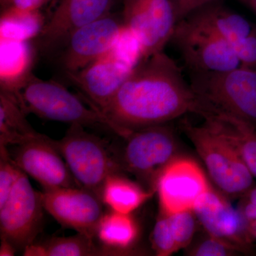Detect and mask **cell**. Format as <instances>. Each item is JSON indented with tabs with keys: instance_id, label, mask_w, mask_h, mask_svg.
<instances>
[{
	"instance_id": "1",
	"label": "cell",
	"mask_w": 256,
	"mask_h": 256,
	"mask_svg": "<svg viewBox=\"0 0 256 256\" xmlns=\"http://www.w3.org/2000/svg\"><path fill=\"white\" fill-rule=\"evenodd\" d=\"M201 108L181 68L162 52L138 64L102 112L130 134Z\"/></svg>"
},
{
	"instance_id": "2",
	"label": "cell",
	"mask_w": 256,
	"mask_h": 256,
	"mask_svg": "<svg viewBox=\"0 0 256 256\" xmlns=\"http://www.w3.org/2000/svg\"><path fill=\"white\" fill-rule=\"evenodd\" d=\"M18 101L26 114L84 127L105 128L124 139L128 136L105 114L94 108H88L82 99L60 82L37 78L32 73L22 88Z\"/></svg>"
},
{
	"instance_id": "3",
	"label": "cell",
	"mask_w": 256,
	"mask_h": 256,
	"mask_svg": "<svg viewBox=\"0 0 256 256\" xmlns=\"http://www.w3.org/2000/svg\"><path fill=\"white\" fill-rule=\"evenodd\" d=\"M56 146L80 188L101 198L104 183L110 175L124 171L120 158L104 140L86 132L84 126L70 124Z\"/></svg>"
},
{
	"instance_id": "4",
	"label": "cell",
	"mask_w": 256,
	"mask_h": 256,
	"mask_svg": "<svg viewBox=\"0 0 256 256\" xmlns=\"http://www.w3.org/2000/svg\"><path fill=\"white\" fill-rule=\"evenodd\" d=\"M190 85L202 105L223 111L256 128V70L240 66L191 73Z\"/></svg>"
},
{
	"instance_id": "5",
	"label": "cell",
	"mask_w": 256,
	"mask_h": 256,
	"mask_svg": "<svg viewBox=\"0 0 256 256\" xmlns=\"http://www.w3.org/2000/svg\"><path fill=\"white\" fill-rule=\"evenodd\" d=\"M184 132L203 160L212 181L224 194L242 196L254 186V176L226 140L204 124L184 120Z\"/></svg>"
},
{
	"instance_id": "6",
	"label": "cell",
	"mask_w": 256,
	"mask_h": 256,
	"mask_svg": "<svg viewBox=\"0 0 256 256\" xmlns=\"http://www.w3.org/2000/svg\"><path fill=\"white\" fill-rule=\"evenodd\" d=\"M126 140L124 153L120 156L124 171L132 173L156 191L160 172L176 158L174 133L162 124L132 131Z\"/></svg>"
},
{
	"instance_id": "7",
	"label": "cell",
	"mask_w": 256,
	"mask_h": 256,
	"mask_svg": "<svg viewBox=\"0 0 256 256\" xmlns=\"http://www.w3.org/2000/svg\"><path fill=\"white\" fill-rule=\"evenodd\" d=\"M172 41L190 74L224 72L240 66L232 44L188 20L178 23Z\"/></svg>"
},
{
	"instance_id": "8",
	"label": "cell",
	"mask_w": 256,
	"mask_h": 256,
	"mask_svg": "<svg viewBox=\"0 0 256 256\" xmlns=\"http://www.w3.org/2000/svg\"><path fill=\"white\" fill-rule=\"evenodd\" d=\"M124 28L122 18L109 13L73 32L50 55L66 76L75 73L107 53Z\"/></svg>"
},
{
	"instance_id": "9",
	"label": "cell",
	"mask_w": 256,
	"mask_h": 256,
	"mask_svg": "<svg viewBox=\"0 0 256 256\" xmlns=\"http://www.w3.org/2000/svg\"><path fill=\"white\" fill-rule=\"evenodd\" d=\"M44 210L42 192L33 188L28 175L21 170L8 200L0 206L1 239L18 250H24L41 230Z\"/></svg>"
},
{
	"instance_id": "10",
	"label": "cell",
	"mask_w": 256,
	"mask_h": 256,
	"mask_svg": "<svg viewBox=\"0 0 256 256\" xmlns=\"http://www.w3.org/2000/svg\"><path fill=\"white\" fill-rule=\"evenodd\" d=\"M210 188L203 170L194 160L176 156L160 172L154 186L160 213L170 215L194 210Z\"/></svg>"
},
{
	"instance_id": "11",
	"label": "cell",
	"mask_w": 256,
	"mask_h": 256,
	"mask_svg": "<svg viewBox=\"0 0 256 256\" xmlns=\"http://www.w3.org/2000/svg\"><path fill=\"white\" fill-rule=\"evenodd\" d=\"M122 18L139 40L144 60L163 52L178 23L171 0H124Z\"/></svg>"
},
{
	"instance_id": "12",
	"label": "cell",
	"mask_w": 256,
	"mask_h": 256,
	"mask_svg": "<svg viewBox=\"0 0 256 256\" xmlns=\"http://www.w3.org/2000/svg\"><path fill=\"white\" fill-rule=\"evenodd\" d=\"M44 210L65 228L96 236L98 227L105 213L102 198L82 188H62L44 190Z\"/></svg>"
},
{
	"instance_id": "13",
	"label": "cell",
	"mask_w": 256,
	"mask_h": 256,
	"mask_svg": "<svg viewBox=\"0 0 256 256\" xmlns=\"http://www.w3.org/2000/svg\"><path fill=\"white\" fill-rule=\"evenodd\" d=\"M18 169L41 184L44 190L80 188L56 146V140L43 136L16 146L10 154Z\"/></svg>"
},
{
	"instance_id": "14",
	"label": "cell",
	"mask_w": 256,
	"mask_h": 256,
	"mask_svg": "<svg viewBox=\"0 0 256 256\" xmlns=\"http://www.w3.org/2000/svg\"><path fill=\"white\" fill-rule=\"evenodd\" d=\"M136 67L109 50L97 60L66 76L86 96L90 107L102 112Z\"/></svg>"
},
{
	"instance_id": "15",
	"label": "cell",
	"mask_w": 256,
	"mask_h": 256,
	"mask_svg": "<svg viewBox=\"0 0 256 256\" xmlns=\"http://www.w3.org/2000/svg\"><path fill=\"white\" fill-rule=\"evenodd\" d=\"M112 0H60L34 38L42 54H50L73 32L110 13Z\"/></svg>"
},
{
	"instance_id": "16",
	"label": "cell",
	"mask_w": 256,
	"mask_h": 256,
	"mask_svg": "<svg viewBox=\"0 0 256 256\" xmlns=\"http://www.w3.org/2000/svg\"><path fill=\"white\" fill-rule=\"evenodd\" d=\"M194 212L208 235L232 244L242 252H248L255 240L238 208L212 188L198 201Z\"/></svg>"
},
{
	"instance_id": "17",
	"label": "cell",
	"mask_w": 256,
	"mask_h": 256,
	"mask_svg": "<svg viewBox=\"0 0 256 256\" xmlns=\"http://www.w3.org/2000/svg\"><path fill=\"white\" fill-rule=\"evenodd\" d=\"M198 116L236 151L256 178V128L232 114L204 106Z\"/></svg>"
},
{
	"instance_id": "18",
	"label": "cell",
	"mask_w": 256,
	"mask_h": 256,
	"mask_svg": "<svg viewBox=\"0 0 256 256\" xmlns=\"http://www.w3.org/2000/svg\"><path fill=\"white\" fill-rule=\"evenodd\" d=\"M184 20L214 32L232 46L248 36L256 26L242 15L220 3V0L203 6Z\"/></svg>"
},
{
	"instance_id": "19",
	"label": "cell",
	"mask_w": 256,
	"mask_h": 256,
	"mask_svg": "<svg viewBox=\"0 0 256 256\" xmlns=\"http://www.w3.org/2000/svg\"><path fill=\"white\" fill-rule=\"evenodd\" d=\"M1 90L14 96L18 94L32 74L33 52L28 41L0 40Z\"/></svg>"
},
{
	"instance_id": "20",
	"label": "cell",
	"mask_w": 256,
	"mask_h": 256,
	"mask_svg": "<svg viewBox=\"0 0 256 256\" xmlns=\"http://www.w3.org/2000/svg\"><path fill=\"white\" fill-rule=\"evenodd\" d=\"M94 238L80 233L73 236L54 237L42 244H34L25 248V256H119L117 250L98 246Z\"/></svg>"
},
{
	"instance_id": "21",
	"label": "cell",
	"mask_w": 256,
	"mask_h": 256,
	"mask_svg": "<svg viewBox=\"0 0 256 256\" xmlns=\"http://www.w3.org/2000/svg\"><path fill=\"white\" fill-rule=\"evenodd\" d=\"M26 114L14 96L0 92V144L20 146L42 137L26 120Z\"/></svg>"
},
{
	"instance_id": "22",
	"label": "cell",
	"mask_w": 256,
	"mask_h": 256,
	"mask_svg": "<svg viewBox=\"0 0 256 256\" xmlns=\"http://www.w3.org/2000/svg\"><path fill=\"white\" fill-rule=\"evenodd\" d=\"M154 192L144 190L122 174H116L110 175L106 180L101 198L112 210L130 214L146 203Z\"/></svg>"
},
{
	"instance_id": "23",
	"label": "cell",
	"mask_w": 256,
	"mask_h": 256,
	"mask_svg": "<svg viewBox=\"0 0 256 256\" xmlns=\"http://www.w3.org/2000/svg\"><path fill=\"white\" fill-rule=\"evenodd\" d=\"M138 234V224L130 214L112 210L102 216L96 237L104 246L124 255L137 240Z\"/></svg>"
},
{
	"instance_id": "24",
	"label": "cell",
	"mask_w": 256,
	"mask_h": 256,
	"mask_svg": "<svg viewBox=\"0 0 256 256\" xmlns=\"http://www.w3.org/2000/svg\"><path fill=\"white\" fill-rule=\"evenodd\" d=\"M46 22L40 10L5 8L0 18V40L30 41L40 34Z\"/></svg>"
},
{
	"instance_id": "25",
	"label": "cell",
	"mask_w": 256,
	"mask_h": 256,
	"mask_svg": "<svg viewBox=\"0 0 256 256\" xmlns=\"http://www.w3.org/2000/svg\"><path fill=\"white\" fill-rule=\"evenodd\" d=\"M152 244L156 255L169 256L178 252L168 216L160 213L152 234Z\"/></svg>"
},
{
	"instance_id": "26",
	"label": "cell",
	"mask_w": 256,
	"mask_h": 256,
	"mask_svg": "<svg viewBox=\"0 0 256 256\" xmlns=\"http://www.w3.org/2000/svg\"><path fill=\"white\" fill-rule=\"evenodd\" d=\"M168 216L178 250L188 246L196 232V217L194 210Z\"/></svg>"
},
{
	"instance_id": "27",
	"label": "cell",
	"mask_w": 256,
	"mask_h": 256,
	"mask_svg": "<svg viewBox=\"0 0 256 256\" xmlns=\"http://www.w3.org/2000/svg\"><path fill=\"white\" fill-rule=\"evenodd\" d=\"M20 172L12 159L8 146L0 144V206L8 200Z\"/></svg>"
},
{
	"instance_id": "28",
	"label": "cell",
	"mask_w": 256,
	"mask_h": 256,
	"mask_svg": "<svg viewBox=\"0 0 256 256\" xmlns=\"http://www.w3.org/2000/svg\"><path fill=\"white\" fill-rule=\"evenodd\" d=\"M238 252L240 250L238 248L208 235V238L198 242L192 249L190 254L196 256H232Z\"/></svg>"
},
{
	"instance_id": "29",
	"label": "cell",
	"mask_w": 256,
	"mask_h": 256,
	"mask_svg": "<svg viewBox=\"0 0 256 256\" xmlns=\"http://www.w3.org/2000/svg\"><path fill=\"white\" fill-rule=\"evenodd\" d=\"M240 66L256 70V25L245 38L233 45Z\"/></svg>"
},
{
	"instance_id": "30",
	"label": "cell",
	"mask_w": 256,
	"mask_h": 256,
	"mask_svg": "<svg viewBox=\"0 0 256 256\" xmlns=\"http://www.w3.org/2000/svg\"><path fill=\"white\" fill-rule=\"evenodd\" d=\"M238 210L242 216L248 230L256 239V186L242 196Z\"/></svg>"
},
{
	"instance_id": "31",
	"label": "cell",
	"mask_w": 256,
	"mask_h": 256,
	"mask_svg": "<svg viewBox=\"0 0 256 256\" xmlns=\"http://www.w3.org/2000/svg\"><path fill=\"white\" fill-rule=\"evenodd\" d=\"M178 22L188 18L192 13L217 0H171Z\"/></svg>"
},
{
	"instance_id": "32",
	"label": "cell",
	"mask_w": 256,
	"mask_h": 256,
	"mask_svg": "<svg viewBox=\"0 0 256 256\" xmlns=\"http://www.w3.org/2000/svg\"><path fill=\"white\" fill-rule=\"evenodd\" d=\"M52 0H1L6 8L13 6L18 9L28 10H40Z\"/></svg>"
},
{
	"instance_id": "33",
	"label": "cell",
	"mask_w": 256,
	"mask_h": 256,
	"mask_svg": "<svg viewBox=\"0 0 256 256\" xmlns=\"http://www.w3.org/2000/svg\"><path fill=\"white\" fill-rule=\"evenodd\" d=\"M16 248L12 244L1 239V246H0V256H14L16 252Z\"/></svg>"
},
{
	"instance_id": "34",
	"label": "cell",
	"mask_w": 256,
	"mask_h": 256,
	"mask_svg": "<svg viewBox=\"0 0 256 256\" xmlns=\"http://www.w3.org/2000/svg\"><path fill=\"white\" fill-rule=\"evenodd\" d=\"M256 14V0H245Z\"/></svg>"
}]
</instances>
